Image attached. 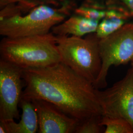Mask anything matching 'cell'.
Returning a JSON list of instances; mask_svg holds the SVG:
<instances>
[{"label": "cell", "mask_w": 133, "mask_h": 133, "mask_svg": "<svg viewBox=\"0 0 133 133\" xmlns=\"http://www.w3.org/2000/svg\"><path fill=\"white\" fill-rule=\"evenodd\" d=\"M22 97L45 100L79 121L103 115L93 83L62 62L51 66L22 69Z\"/></svg>", "instance_id": "1"}, {"label": "cell", "mask_w": 133, "mask_h": 133, "mask_svg": "<svg viewBox=\"0 0 133 133\" xmlns=\"http://www.w3.org/2000/svg\"><path fill=\"white\" fill-rule=\"evenodd\" d=\"M1 59L25 69L51 66L61 62L57 37L49 33L21 38L4 37L0 43Z\"/></svg>", "instance_id": "2"}, {"label": "cell", "mask_w": 133, "mask_h": 133, "mask_svg": "<svg viewBox=\"0 0 133 133\" xmlns=\"http://www.w3.org/2000/svg\"><path fill=\"white\" fill-rule=\"evenodd\" d=\"M75 9V3L71 0L60 6L38 5L25 15L18 14L0 19V35L16 38L49 33Z\"/></svg>", "instance_id": "3"}, {"label": "cell", "mask_w": 133, "mask_h": 133, "mask_svg": "<svg viewBox=\"0 0 133 133\" xmlns=\"http://www.w3.org/2000/svg\"><path fill=\"white\" fill-rule=\"evenodd\" d=\"M57 37L61 62L94 84L102 68L99 43L95 33L85 38L72 36Z\"/></svg>", "instance_id": "4"}, {"label": "cell", "mask_w": 133, "mask_h": 133, "mask_svg": "<svg viewBox=\"0 0 133 133\" xmlns=\"http://www.w3.org/2000/svg\"><path fill=\"white\" fill-rule=\"evenodd\" d=\"M102 68L93 84L100 89L107 86V76L111 66L124 65L133 60V22L126 23L99 43Z\"/></svg>", "instance_id": "5"}, {"label": "cell", "mask_w": 133, "mask_h": 133, "mask_svg": "<svg viewBox=\"0 0 133 133\" xmlns=\"http://www.w3.org/2000/svg\"><path fill=\"white\" fill-rule=\"evenodd\" d=\"M103 115L125 120L133 128V71L105 90L97 89Z\"/></svg>", "instance_id": "6"}, {"label": "cell", "mask_w": 133, "mask_h": 133, "mask_svg": "<svg viewBox=\"0 0 133 133\" xmlns=\"http://www.w3.org/2000/svg\"><path fill=\"white\" fill-rule=\"evenodd\" d=\"M23 83L22 69L1 59L0 120L19 119Z\"/></svg>", "instance_id": "7"}, {"label": "cell", "mask_w": 133, "mask_h": 133, "mask_svg": "<svg viewBox=\"0 0 133 133\" xmlns=\"http://www.w3.org/2000/svg\"><path fill=\"white\" fill-rule=\"evenodd\" d=\"M31 100L38 115V133H75L79 122L78 120L48 101L39 99Z\"/></svg>", "instance_id": "8"}, {"label": "cell", "mask_w": 133, "mask_h": 133, "mask_svg": "<svg viewBox=\"0 0 133 133\" xmlns=\"http://www.w3.org/2000/svg\"><path fill=\"white\" fill-rule=\"evenodd\" d=\"M19 108L22 109L21 119L18 123L14 120H0L1 133H36L39 128L38 115L32 100L21 97Z\"/></svg>", "instance_id": "9"}, {"label": "cell", "mask_w": 133, "mask_h": 133, "mask_svg": "<svg viewBox=\"0 0 133 133\" xmlns=\"http://www.w3.org/2000/svg\"><path fill=\"white\" fill-rule=\"evenodd\" d=\"M100 21L75 14L68 19L54 26L51 32L55 36H72L82 37L95 33Z\"/></svg>", "instance_id": "10"}, {"label": "cell", "mask_w": 133, "mask_h": 133, "mask_svg": "<svg viewBox=\"0 0 133 133\" xmlns=\"http://www.w3.org/2000/svg\"><path fill=\"white\" fill-rule=\"evenodd\" d=\"M127 19L120 16L105 17L100 21L95 35L99 39L106 38L127 23Z\"/></svg>", "instance_id": "11"}, {"label": "cell", "mask_w": 133, "mask_h": 133, "mask_svg": "<svg viewBox=\"0 0 133 133\" xmlns=\"http://www.w3.org/2000/svg\"><path fill=\"white\" fill-rule=\"evenodd\" d=\"M101 125L105 127V133H133V127L123 119L103 116Z\"/></svg>", "instance_id": "12"}, {"label": "cell", "mask_w": 133, "mask_h": 133, "mask_svg": "<svg viewBox=\"0 0 133 133\" xmlns=\"http://www.w3.org/2000/svg\"><path fill=\"white\" fill-rule=\"evenodd\" d=\"M103 115L96 114L79 121L75 133H102L104 126L101 125Z\"/></svg>", "instance_id": "13"}, {"label": "cell", "mask_w": 133, "mask_h": 133, "mask_svg": "<svg viewBox=\"0 0 133 133\" xmlns=\"http://www.w3.org/2000/svg\"><path fill=\"white\" fill-rule=\"evenodd\" d=\"M74 11L75 14L99 21L105 18L106 15V10H100L83 5L79 7L76 8Z\"/></svg>", "instance_id": "14"}, {"label": "cell", "mask_w": 133, "mask_h": 133, "mask_svg": "<svg viewBox=\"0 0 133 133\" xmlns=\"http://www.w3.org/2000/svg\"><path fill=\"white\" fill-rule=\"evenodd\" d=\"M105 2L121 5L133 14V0H106Z\"/></svg>", "instance_id": "15"}, {"label": "cell", "mask_w": 133, "mask_h": 133, "mask_svg": "<svg viewBox=\"0 0 133 133\" xmlns=\"http://www.w3.org/2000/svg\"><path fill=\"white\" fill-rule=\"evenodd\" d=\"M38 5H48L60 6L70 0H31Z\"/></svg>", "instance_id": "16"}, {"label": "cell", "mask_w": 133, "mask_h": 133, "mask_svg": "<svg viewBox=\"0 0 133 133\" xmlns=\"http://www.w3.org/2000/svg\"><path fill=\"white\" fill-rule=\"evenodd\" d=\"M131 62V69L133 70V60Z\"/></svg>", "instance_id": "17"}]
</instances>
